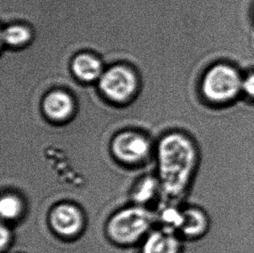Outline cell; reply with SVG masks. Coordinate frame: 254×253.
<instances>
[{
	"label": "cell",
	"instance_id": "obj_1",
	"mask_svg": "<svg viewBox=\"0 0 254 253\" xmlns=\"http://www.w3.org/2000/svg\"><path fill=\"white\" fill-rule=\"evenodd\" d=\"M157 160L161 189L169 199H181L189 191L198 172V145L186 134L170 133L159 142Z\"/></svg>",
	"mask_w": 254,
	"mask_h": 253
},
{
	"label": "cell",
	"instance_id": "obj_2",
	"mask_svg": "<svg viewBox=\"0 0 254 253\" xmlns=\"http://www.w3.org/2000/svg\"><path fill=\"white\" fill-rule=\"evenodd\" d=\"M244 76L233 65L220 63L206 70L200 82L203 97L215 106L232 103L241 96Z\"/></svg>",
	"mask_w": 254,
	"mask_h": 253
},
{
	"label": "cell",
	"instance_id": "obj_3",
	"mask_svg": "<svg viewBox=\"0 0 254 253\" xmlns=\"http://www.w3.org/2000/svg\"><path fill=\"white\" fill-rule=\"evenodd\" d=\"M154 221L153 212L144 206H128L110 218L107 224V233L115 243L129 246L148 235Z\"/></svg>",
	"mask_w": 254,
	"mask_h": 253
},
{
	"label": "cell",
	"instance_id": "obj_4",
	"mask_svg": "<svg viewBox=\"0 0 254 253\" xmlns=\"http://www.w3.org/2000/svg\"><path fill=\"white\" fill-rule=\"evenodd\" d=\"M111 152L124 164L138 165L146 161L151 153V145L146 137L134 132H125L115 137Z\"/></svg>",
	"mask_w": 254,
	"mask_h": 253
},
{
	"label": "cell",
	"instance_id": "obj_5",
	"mask_svg": "<svg viewBox=\"0 0 254 253\" xmlns=\"http://www.w3.org/2000/svg\"><path fill=\"white\" fill-rule=\"evenodd\" d=\"M49 222L52 229L58 235L70 238L82 232L84 226V217L76 205L61 203L52 209Z\"/></svg>",
	"mask_w": 254,
	"mask_h": 253
},
{
	"label": "cell",
	"instance_id": "obj_6",
	"mask_svg": "<svg viewBox=\"0 0 254 253\" xmlns=\"http://www.w3.org/2000/svg\"><path fill=\"white\" fill-rule=\"evenodd\" d=\"M103 92L114 100H124L134 90L135 80L127 68L115 67L105 72L100 81Z\"/></svg>",
	"mask_w": 254,
	"mask_h": 253
},
{
	"label": "cell",
	"instance_id": "obj_7",
	"mask_svg": "<svg viewBox=\"0 0 254 253\" xmlns=\"http://www.w3.org/2000/svg\"><path fill=\"white\" fill-rule=\"evenodd\" d=\"M183 211V222L179 235L186 240H198L206 236L211 228L208 212L199 205H189Z\"/></svg>",
	"mask_w": 254,
	"mask_h": 253
},
{
	"label": "cell",
	"instance_id": "obj_8",
	"mask_svg": "<svg viewBox=\"0 0 254 253\" xmlns=\"http://www.w3.org/2000/svg\"><path fill=\"white\" fill-rule=\"evenodd\" d=\"M178 233L163 227L146 235L141 253H182V243Z\"/></svg>",
	"mask_w": 254,
	"mask_h": 253
},
{
	"label": "cell",
	"instance_id": "obj_9",
	"mask_svg": "<svg viewBox=\"0 0 254 253\" xmlns=\"http://www.w3.org/2000/svg\"><path fill=\"white\" fill-rule=\"evenodd\" d=\"M72 104L69 96L62 92L52 93L46 97L45 110L49 117L60 121L69 116Z\"/></svg>",
	"mask_w": 254,
	"mask_h": 253
},
{
	"label": "cell",
	"instance_id": "obj_10",
	"mask_svg": "<svg viewBox=\"0 0 254 253\" xmlns=\"http://www.w3.org/2000/svg\"><path fill=\"white\" fill-rule=\"evenodd\" d=\"M161 189L158 178L153 176H146L138 182L132 191V199L138 205L144 206L151 201Z\"/></svg>",
	"mask_w": 254,
	"mask_h": 253
},
{
	"label": "cell",
	"instance_id": "obj_11",
	"mask_svg": "<svg viewBox=\"0 0 254 253\" xmlns=\"http://www.w3.org/2000/svg\"><path fill=\"white\" fill-rule=\"evenodd\" d=\"M73 69L79 78L85 81H92L101 75L102 65L98 60L91 56L81 55L73 63Z\"/></svg>",
	"mask_w": 254,
	"mask_h": 253
},
{
	"label": "cell",
	"instance_id": "obj_12",
	"mask_svg": "<svg viewBox=\"0 0 254 253\" xmlns=\"http://www.w3.org/2000/svg\"><path fill=\"white\" fill-rule=\"evenodd\" d=\"M24 208V203L17 195L6 193L2 196L0 201V213L3 220H16L23 213Z\"/></svg>",
	"mask_w": 254,
	"mask_h": 253
},
{
	"label": "cell",
	"instance_id": "obj_13",
	"mask_svg": "<svg viewBox=\"0 0 254 253\" xmlns=\"http://www.w3.org/2000/svg\"><path fill=\"white\" fill-rule=\"evenodd\" d=\"M160 219L164 224V227L179 233L183 222V211L175 205H169L162 211Z\"/></svg>",
	"mask_w": 254,
	"mask_h": 253
},
{
	"label": "cell",
	"instance_id": "obj_14",
	"mask_svg": "<svg viewBox=\"0 0 254 253\" xmlns=\"http://www.w3.org/2000/svg\"><path fill=\"white\" fill-rule=\"evenodd\" d=\"M30 38V32L26 28L20 25H13L7 28L3 32L4 41L12 45H19L27 41Z\"/></svg>",
	"mask_w": 254,
	"mask_h": 253
},
{
	"label": "cell",
	"instance_id": "obj_15",
	"mask_svg": "<svg viewBox=\"0 0 254 253\" xmlns=\"http://www.w3.org/2000/svg\"><path fill=\"white\" fill-rule=\"evenodd\" d=\"M243 95L254 101V71L244 75L242 82Z\"/></svg>",
	"mask_w": 254,
	"mask_h": 253
},
{
	"label": "cell",
	"instance_id": "obj_16",
	"mask_svg": "<svg viewBox=\"0 0 254 253\" xmlns=\"http://www.w3.org/2000/svg\"><path fill=\"white\" fill-rule=\"evenodd\" d=\"M11 241V233L7 226H1V251L3 252L9 247Z\"/></svg>",
	"mask_w": 254,
	"mask_h": 253
}]
</instances>
